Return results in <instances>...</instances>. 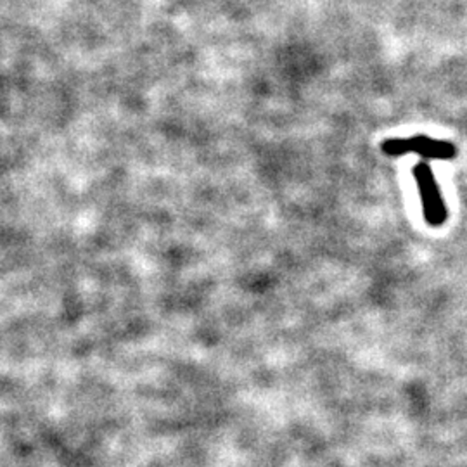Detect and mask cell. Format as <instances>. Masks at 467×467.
Wrapping results in <instances>:
<instances>
[{
  "instance_id": "6da1fadb",
  "label": "cell",
  "mask_w": 467,
  "mask_h": 467,
  "mask_svg": "<svg viewBox=\"0 0 467 467\" xmlns=\"http://www.w3.org/2000/svg\"><path fill=\"white\" fill-rule=\"evenodd\" d=\"M383 152L391 158L405 156V154H418L424 160L447 161V160H453L457 156V148L447 140H438V139H431L426 135H414L409 139L384 140Z\"/></svg>"
},
{
  "instance_id": "7a4b0ae2",
  "label": "cell",
  "mask_w": 467,
  "mask_h": 467,
  "mask_svg": "<svg viewBox=\"0 0 467 467\" xmlns=\"http://www.w3.org/2000/svg\"><path fill=\"white\" fill-rule=\"evenodd\" d=\"M412 175L418 184L424 220L431 227H441L447 222L449 212H447L445 200L440 192L438 182L434 179L433 168L430 167L426 161H420L412 170Z\"/></svg>"
}]
</instances>
